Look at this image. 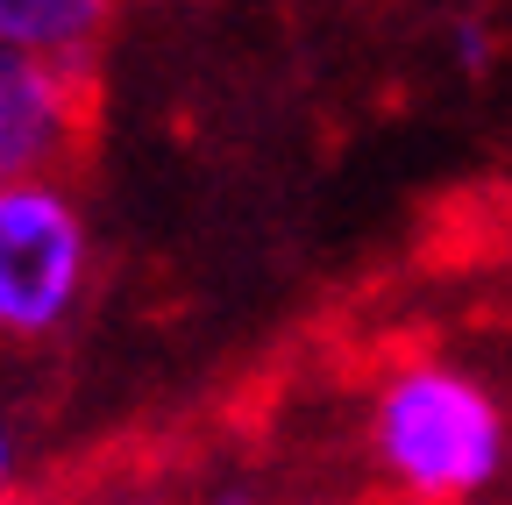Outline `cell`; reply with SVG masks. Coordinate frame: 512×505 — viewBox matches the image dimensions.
<instances>
[{
	"label": "cell",
	"instance_id": "6da1fadb",
	"mask_svg": "<svg viewBox=\"0 0 512 505\" xmlns=\"http://www.w3.org/2000/svg\"><path fill=\"white\" fill-rule=\"evenodd\" d=\"M363 463L384 505H484L512 477V413L456 356H392L363 392Z\"/></svg>",
	"mask_w": 512,
	"mask_h": 505
},
{
	"label": "cell",
	"instance_id": "5b68a950",
	"mask_svg": "<svg viewBox=\"0 0 512 505\" xmlns=\"http://www.w3.org/2000/svg\"><path fill=\"white\" fill-rule=\"evenodd\" d=\"M456 65H463V72H484V65H491V43H484L477 22H456Z\"/></svg>",
	"mask_w": 512,
	"mask_h": 505
},
{
	"label": "cell",
	"instance_id": "8992f818",
	"mask_svg": "<svg viewBox=\"0 0 512 505\" xmlns=\"http://www.w3.org/2000/svg\"><path fill=\"white\" fill-rule=\"evenodd\" d=\"M15 498V427H8V413H0V505Z\"/></svg>",
	"mask_w": 512,
	"mask_h": 505
},
{
	"label": "cell",
	"instance_id": "7a4b0ae2",
	"mask_svg": "<svg viewBox=\"0 0 512 505\" xmlns=\"http://www.w3.org/2000/svg\"><path fill=\"white\" fill-rule=\"evenodd\" d=\"M93 299V228L72 178L0 185V342L43 349Z\"/></svg>",
	"mask_w": 512,
	"mask_h": 505
},
{
	"label": "cell",
	"instance_id": "ba28073f",
	"mask_svg": "<svg viewBox=\"0 0 512 505\" xmlns=\"http://www.w3.org/2000/svg\"><path fill=\"white\" fill-rule=\"evenodd\" d=\"M505 484H512V477H505Z\"/></svg>",
	"mask_w": 512,
	"mask_h": 505
},
{
	"label": "cell",
	"instance_id": "277c9868",
	"mask_svg": "<svg viewBox=\"0 0 512 505\" xmlns=\"http://www.w3.org/2000/svg\"><path fill=\"white\" fill-rule=\"evenodd\" d=\"M121 22V0H0V50L57 57L100 72V43Z\"/></svg>",
	"mask_w": 512,
	"mask_h": 505
},
{
	"label": "cell",
	"instance_id": "52a82bcc",
	"mask_svg": "<svg viewBox=\"0 0 512 505\" xmlns=\"http://www.w3.org/2000/svg\"><path fill=\"white\" fill-rule=\"evenodd\" d=\"M214 505H249V491H221V498H214Z\"/></svg>",
	"mask_w": 512,
	"mask_h": 505
},
{
	"label": "cell",
	"instance_id": "3957f363",
	"mask_svg": "<svg viewBox=\"0 0 512 505\" xmlns=\"http://www.w3.org/2000/svg\"><path fill=\"white\" fill-rule=\"evenodd\" d=\"M100 72L57 65V57L0 50V185L64 178L93 136Z\"/></svg>",
	"mask_w": 512,
	"mask_h": 505
}]
</instances>
